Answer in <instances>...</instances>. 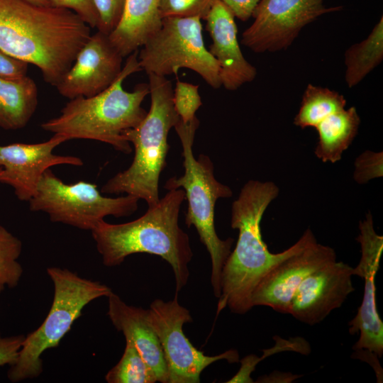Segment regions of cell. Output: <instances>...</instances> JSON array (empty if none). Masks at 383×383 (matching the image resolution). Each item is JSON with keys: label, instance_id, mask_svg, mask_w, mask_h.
I'll list each match as a JSON object with an SVG mask.
<instances>
[{"label": "cell", "instance_id": "cell-1", "mask_svg": "<svg viewBox=\"0 0 383 383\" xmlns=\"http://www.w3.org/2000/svg\"><path fill=\"white\" fill-rule=\"evenodd\" d=\"M90 35V27L71 10L0 0V49L36 66L52 86L72 67Z\"/></svg>", "mask_w": 383, "mask_h": 383}, {"label": "cell", "instance_id": "cell-2", "mask_svg": "<svg viewBox=\"0 0 383 383\" xmlns=\"http://www.w3.org/2000/svg\"><path fill=\"white\" fill-rule=\"evenodd\" d=\"M279 192V187L272 182L249 180L233 202L231 226L238 231V238L222 270L216 316L226 307L237 314L248 312L253 307L252 293L263 277L278 262L316 240L308 228L287 250L279 253L270 252L262 240L260 223Z\"/></svg>", "mask_w": 383, "mask_h": 383}, {"label": "cell", "instance_id": "cell-3", "mask_svg": "<svg viewBox=\"0 0 383 383\" xmlns=\"http://www.w3.org/2000/svg\"><path fill=\"white\" fill-rule=\"evenodd\" d=\"M184 200L182 189L168 190L138 218L118 224L99 222L91 232L103 264L118 266L135 253L160 256L171 266L176 292H180L187 284L193 257L189 235L179 225Z\"/></svg>", "mask_w": 383, "mask_h": 383}, {"label": "cell", "instance_id": "cell-4", "mask_svg": "<svg viewBox=\"0 0 383 383\" xmlns=\"http://www.w3.org/2000/svg\"><path fill=\"white\" fill-rule=\"evenodd\" d=\"M138 55L135 50L128 56L120 74L107 89L90 97L70 99L60 114L43 123L41 128L67 140H98L121 152L131 153V143L123 133L138 126L146 116L142 103L150 92L146 83L137 84L132 91L123 87L128 76L142 71Z\"/></svg>", "mask_w": 383, "mask_h": 383}, {"label": "cell", "instance_id": "cell-5", "mask_svg": "<svg viewBox=\"0 0 383 383\" xmlns=\"http://www.w3.org/2000/svg\"><path fill=\"white\" fill-rule=\"evenodd\" d=\"M148 75L150 109L138 126L123 133L134 147L133 160L126 170L109 179L101 192L132 195L152 206L160 199L159 180L167 165L168 135L179 117L174 106L171 82L166 77Z\"/></svg>", "mask_w": 383, "mask_h": 383}, {"label": "cell", "instance_id": "cell-6", "mask_svg": "<svg viewBox=\"0 0 383 383\" xmlns=\"http://www.w3.org/2000/svg\"><path fill=\"white\" fill-rule=\"evenodd\" d=\"M199 121L196 116L188 123L180 118L174 126L182 148L184 174L167 179L164 188L167 190L182 189L187 211L185 224L193 226L201 243L206 247L211 260V283L215 297L221 293V273L223 265L231 252L234 240H221L215 228V206L218 199L230 198L231 189L220 182L214 175V166L210 157L200 154L194 155L193 144Z\"/></svg>", "mask_w": 383, "mask_h": 383}, {"label": "cell", "instance_id": "cell-7", "mask_svg": "<svg viewBox=\"0 0 383 383\" xmlns=\"http://www.w3.org/2000/svg\"><path fill=\"white\" fill-rule=\"evenodd\" d=\"M47 273L54 289L51 307L41 325L25 335L17 360L7 372L11 382L40 376L43 370V353L59 345L87 304L112 292L107 285L66 268L50 267Z\"/></svg>", "mask_w": 383, "mask_h": 383}, {"label": "cell", "instance_id": "cell-8", "mask_svg": "<svg viewBox=\"0 0 383 383\" xmlns=\"http://www.w3.org/2000/svg\"><path fill=\"white\" fill-rule=\"evenodd\" d=\"M201 21L199 17L162 18L160 28L138 52L142 70L166 77L187 68L212 88H220L219 65L205 46Z\"/></svg>", "mask_w": 383, "mask_h": 383}, {"label": "cell", "instance_id": "cell-9", "mask_svg": "<svg viewBox=\"0 0 383 383\" xmlns=\"http://www.w3.org/2000/svg\"><path fill=\"white\" fill-rule=\"evenodd\" d=\"M139 200L129 194L104 196L95 184L84 181L65 184L48 169L28 202L30 211L46 213L52 222L91 231L106 216H131L137 211Z\"/></svg>", "mask_w": 383, "mask_h": 383}, {"label": "cell", "instance_id": "cell-10", "mask_svg": "<svg viewBox=\"0 0 383 383\" xmlns=\"http://www.w3.org/2000/svg\"><path fill=\"white\" fill-rule=\"evenodd\" d=\"M147 319L157 335L166 362L168 383H199L203 370L216 361H240L236 350L214 356L197 350L183 332L184 323H191L189 311L179 304L178 293L172 300H154L147 309Z\"/></svg>", "mask_w": 383, "mask_h": 383}, {"label": "cell", "instance_id": "cell-11", "mask_svg": "<svg viewBox=\"0 0 383 383\" xmlns=\"http://www.w3.org/2000/svg\"><path fill=\"white\" fill-rule=\"evenodd\" d=\"M325 0H260L254 21L242 34L241 43L255 52L287 48L301 30L322 15L342 10L327 7Z\"/></svg>", "mask_w": 383, "mask_h": 383}, {"label": "cell", "instance_id": "cell-12", "mask_svg": "<svg viewBox=\"0 0 383 383\" xmlns=\"http://www.w3.org/2000/svg\"><path fill=\"white\" fill-rule=\"evenodd\" d=\"M360 235L356 240L361 246V257L353 267V275L364 279L362 303L355 317L349 322L350 335L359 333L353 349L367 350L377 357L383 354V322L378 313L376 302L375 276L379 268L383 251V237L378 235L373 226L371 213L359 223Z\"/></svg>", "mask_w": 383, "mask_h": 383}, {"label": "cell", "instance_id": "cell-13", "mask_svg": "<svg viewBox=\"0 0 383 383\" xmlns=\"http://www.w3.org/2000/svg\"><path fill=\"white\" fill-rule=\"evenodd\" d=\"M335 260L336 254L331 247L313 241L278 262L263 277L252 293V306H268L289 314L292 296L302 281Z\"/></svg>", "mask_w": 383, "mask_h": 383}, {"label": "cell", "instance_id": "cell-14", "mask_svg": "<svg viewBox=\"0 0 383 383\" xmlns=\"http://www.w3.org/2000/svg\"><path fill=\"white\" fill-rule=\"evenodd\" d=\"M65 141L67 140L64 136L54 134L49 140L39 143L0 145V182L11 186L18 199L28 201L47 170L60 165H83L78 157L53 153L54 149Z\"/></svg>", "mask_w": 383, "mask_h": 383}, {"label": "cell", "instance_id": "cell-15", "mask_svg": "<svg viewBox=\"0 0 383 383\" xmlns=\"http://www.w3.org/2000/svg\"><path fill=\"white\" fill-rule=\"evenodd\" d=\"M123 58L109 35L98 30L82 47L55 87L69 99L94 96L116 79L123 69Z\"/></svg>", "mask_w": 383, "mask_h": 383}, {"label": "cell", "instance_id": "cell-16", "mask_svg": "<svg viewBox=\"0 0 383 383\" xmlns=\"http://www.w3.org/2000/svg\"><path fill=\"white\" fill-rule=\"evenodd\" d=\"M353 267L335 260L308 275L294 292L291 314L298 321L314 326L340 308L355 291Z\"/></svg>", "mask_w": 383, "mask_h": 383}, {"label": "cell", "instance_id": "cell-17", "mask_svg": "<svg viewBox=\"0 0 383 383\" xmlns=\"http://www.w3.org/2000/svg\"><path fill=\"white\" fill-rule=\"evenodd\" d=\"M205 21L212 40L209 50L219 65L221 86L233 91L253 81L257 70L243 55L231 11L220 0H216Z\"/></svg>", "mask_w": 383, "mask_h": 383}, {"label": "cell", "instance_id": "cell-18", "mask_svg": "<svg viewBox=\"0 0 383 383\" xmlns=\"http://www.w3.org/2000/svg\"><path fill=\"white\" fill-rule=\"evenodd\" d=\"M108 298L107 315L126 340L131 341L153 370L157 382L168 383V373L159 339L147 319V309L128 305L113 292Z\"/></svg>", "mask_w": 383, "mask_h": 383}, {"label": "cell", "instance_id": "cell-19", "mask_svg": "<svg viewBox=\"0 0 383 383\" xmlns=\"http://www.w3.org/2000/svg\"><path fill=\"white\" fill-rule=\"evenodd\" d=\"M159 0H126L121 18L109 39L124 57L138 50L161 27Z\"/></svg>", "mask_w": 383, "mask_h": 383}, {"label": "cell", "instance_id": "cell-20", "mask_svg": "<svg viewBox=\"0 0 383 383\" xmlns=\"http://www.w3.org/2000/svg\"><path fill=\"white\" fill-rule=\"evenodd\" d=\"M38 101V88L30 77H0V128L18 130L25 127Z\"/></svg>", "mask_w": 383, "mask_h": 383}, {"label": "cell", "instance_id": "cell-21", "mask_svg": "<svg viewBox=\"0 0 383 383\" xmlns=\"http://www.w3.org/2000/svg\"><path fill=\"white\" fill-rule=\"evenodd\" d=\"M360 118L354 106L331 114L316 126L315 155L323 162L335 163L357 134Z\"/></svg>", "mask_w": 383, "mask_h": 383}, {"label": "cell", "instance_id": "cell-22", "mask_svg": "<svg viewBox=\"0 0 383 383\" xmlns=\"http://www.w3.org/2000/svg\"><path fill=\"white\" fill-rule=\"evenodd\" d=\"M383 60V17L366 39L345 52V83L349 88L359 84Z\"/></svg>", "mask_w": 383, "mask_h": 383}, {"label": "cell", "instance_id": "cell-23", "mask_svg": "<svg viewBox=\"0 0 383 383\" xmlns=\"http://www.w3.org/2000/svg\"><path fill=\"white\" fill-rule=\"evenodd\" d=\"M345 105V99L338 92L309 84L304 92L294 123L302 129L316 128L327 116L344 109Z\"/></svg>", "mask_w": 383, "mask_h": 383}, {"label": "cell", "instance_id": "cell-24", "mask_svg": "<svg viewBox=\"0 0 383 383\" xmlns=\"http://www.w3.org/2000/svg\"><path fill=\"white\" fill-rule=\"evenodd\" d=\"M126 348L118 362L106 374L109 383H155V372L145 362L135 345L126 340Z\"/></svg>", "mask_w": 383, "mask_h": 383}, {"label": "cell", "instance_id": "cell-25", "mask_svg": "<svg viewBox=\"0 0 383 383\" xmlns=\"http://www.w3.org/2000/svg\"><path fill=\"white\" fill-rule=\"evenodd\" d=\"M22 251V243L17 237L0 225V294L6 287L18 284L23 268L18 262Z\"/></svg>", "mask_w": 383, "mask_h": 383}, {"label": "cell", "instance_id": "cell-26", "mask_svg": "<svg viewBox=\"0 0 383 383\" xmlns=\"http://www.w3.org/2000/svg\"><path fill=\"white\" fill-rule=\"evenodd\" d=\"M216 0H159L158 11L162 18L199 17L205 20Z\"/></svg>", "mask_w": 383, "mask_h": 383}, {"label": "cell", "instance_id": "cell-27", "mask_svg": "<svg viewBox=\"0 0 383 383\" xmlns=\"http://www.w3.org/2000/svg\"><path fill=\"white\" fill-rule=\"evenodd\" d=\"M173 103L180 120L183 123L191 121L202 105L199 86L177 80L173 89Z\"/></svg>", "mask_w": 383, "mask_h": 383}, {"label": "cell", "instance_id": "cell-28", "mask_svg": "<svg viewBox=\"0 0 383 383\" xmlns=\"http://www.w3.org/2000/svg\"><path fill=\"white\" fill-rule=\"evenodd\" d=\"M126 0H94L99 23L98 30L109 35L118 24Z\"/></svg>", "mask_w": 383, "mask_h": 383}, {"label": "cell", "instance_id": "cell-29", "mask_svg": "<svg viewBox=\"0 0 383 383\" xmlns=\"http://www.w3.org/2000/svg\"><path fill=\"white\" fill-rule=\"evenodd\" d=\"M354 178L358 183L382 176V152L366 151L355 161Z\"/></svg>", "mask_w": 383, "mask_h": 383}, {"label": "cell", "instance_id": "cell-30", "mask_svg": "<svg viewBox=\"0 0 383 383\" xmlns=\"http://www.w3.org/2000/svg\"><path fill=\"white\" fill-rule=\"evenodd\" d=\"M51 6L63 8L77 14L90 28H98L99 18L94 0H48Z\"/></svg>", "mask_w": 383, "mask_h": 383}, {"label": "cell", "instance_id": "cell-31", "mask_svg": "<svg viewBox=\"0 0 383 383\" xmlns=\"http://www.w3.org/2000/svg\"><path fill=\"white\" fill-rule=\"evenodd\" d=\"M25 335L3 337L0 333V367L16 362Z\"/></svg>", "mask_w": 383, "mask_h": 383}, {"label": "cell", "instance_id": "cell-32", "mask_svg": "<svg viewBox=\"0 0 383 383\" xmlns=\"http://www.w3.org/2000/svg\"><path fill=\"white\" fill-rule=\"evenodd\" d=\"M28 64L0 49V77L17 78L26 76Z\"/></svg>", "mask_w": 383, "mask_h": 383}, {"label": "cell", "instance_id": "cell-33", "mask_svg": "<svg viewBox=\"0 0 383 383\" xmlns=\"http://www.w3.org/2000/svg\"><path fill=\"white\" fill-rule=\"evenodd\" d=\"M231 11L234 17L246 21L252 13L260 0H220Z\"/></svg>", "mask_w": 383, "mask_h": 383}, {"label": "cell", "instance_id": "cell-34", "mask_svg": "<svg viewBox=\"0 0 383 383\" xmlns=\"http://www.w3.org/2000/svg\"><path fill=\"white\" fill-rule=\"evenodd\" d=\"M241 367L236 374L229 379L228 383L238 382H253L250 377L251 373L255 370L256 365L260 362V359L255 355H250L240 360Z\"/></svg>", "mask_w": 383, "mask_h": 383}, {"label": "cell", "instance_id": "cell-35", "mask_svg": "<svg viewBox=\"0 0 383 383\" xmlns=\"http://www.w3.org/2000/svg\"><path fill=\"white\" fill-rule=\"evenodd\" d=\"M23 1H27L32 4L36 5V6H51L48 0H23Z\"/></svg>", "mask_w": 383, "mask_h": 383}, {"label": "cell", "instance_id": "cell-36", "mask_svg": "<svg viewBox=\"0 0 383 383\" xmlns=\"http://www.w3.org/2000/svg\"><path fill=\"white\" fill-rule=\"evenodd\" d=\"M1 172H2V167H0V177H1Z\"/></svg>", "mask_w": 383, "mask_h": 383}]
</instances>
